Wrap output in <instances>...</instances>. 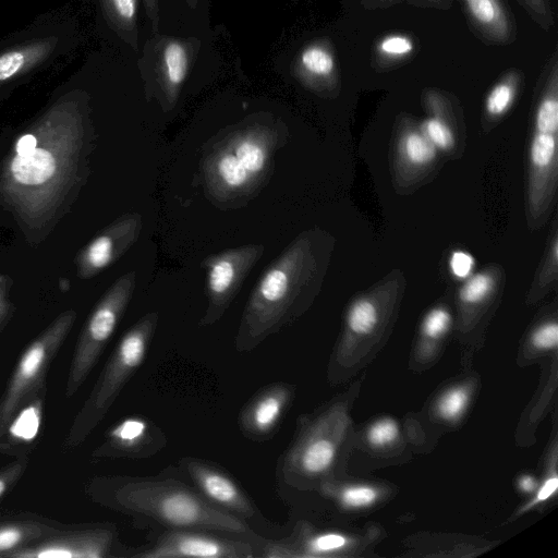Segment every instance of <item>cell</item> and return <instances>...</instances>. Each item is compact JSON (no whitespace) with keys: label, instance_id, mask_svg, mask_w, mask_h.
<instances>
[{"label":"cell","instance_id":"1","mask_svg":"<svg viewBox=\"0 0 558 558\" xmlns=\"http://www.w3.org/2000/svg\"><path fill=\"white\" fill-rule=\"evenodd\" d=\"M83 144L82 117L72 102L47 111L15 141L0 187L27 222L44 220L61 202Z\"/></svg>","mask_w":558,"mask_h":558},{"label":"cell","instance_id":"2","mask_svg":"<svg viewBox=\"0 0 558 558\" xmlns=\"http://www.w3.org/2000/svg\"><path fill=\"white\" fill-rule=\"evenodd\" d=\"M318 276L310 232L299 235L264 271L247 300L235 349L251 351L300 314L301 302Z\"/></svg>","mask_w":558,"mask_h":558},{"label":"cell","instance_id":"3","mask_svg":"<svg viewBox=\"0 0 558 558\" xmlns=\"http://www.w3.org/2000/svg\"><path fill=\"white\" fill-rule=\"evenodd\" d=\"M108 499L120 511L148 517L169 529L254 536L244 520L214 506L196 489L174 478H118Z\"/></svg>","mask_w":558,"mask_h":558},{"label":"cell","instance_id":"4","mask_svg":"<svg viewBox=\"0 0 558 558\" xmlns=\"http://www.w3.org/2000/svg\"><path fill=\"white\" fill-rule=\"evenodd\" d=\"M158 324L153 312L141 317L120 339L88 398L74 418L65 445H81L107 414L117 397L144 362Z\"/></svg>","mask_w":558,"mask_h":558},{"label":"cell","instance_id":"5","mask_svg":"<svg viewBox=\"0 0 558 558\" xmlns=\"http://www.w3.org/2000/svg\"><path fill=\"white\" fill-rule=\"evenodd\" d=\"M72 310L60 314L22 353L0 399V441L25 400L43 389L48 366L75 322Z\"/></svg>","mask_w":558,"mask_h":558},{"label":"cell","instance_id":"6","mask_svg":"<svg viewBox=\"0 0 558 558\" xmlns=\"http://www.w3.org/2000/svg\"><path fill=\"white\" fill-rule=\"evenodd\" d=\"M136 286V272L118 278L100 299L87 319L75 351L65 386L72 397L83 385L123 316Z\"/></svg>","mask_w":558,"mask_h":558},{"label":"cell","instance_id":"7","mask_svg":"<svg viewBox=\"0 0 558 558\" xmlns=\"http://www.w3.org/2000/svg\"><path fill=\"white\" fill-rule=\"evenodd\" d=\"M264 251L262 244H247L210 255L202 262L208 304L201 326L213 325L222 317Z\"/></svg>","mask_w":558,"mask_h":558},{"label":"cell","instance_id":"8","mask_svg":"<svg viewBox=\"0 0 558 558\" xmlns=\"http://www.w3.org/2000/svg\"><path fill=\"white\" fill-rule=\"evenodd\" d=\"M280 143L275 128L253 124L235 130L216 147L233 170L256 191L265 181Z\"/></svg>","mask_w":558,"mask_h":558},{"label":"cell","instance_id":"9","mask_svg":"<svg viewBox=\"0 0 558 558\" xmlns=\"http://www.w3.org/2000/svg\"><path fill=\"white\" fill-rule=\"evenodd\" d=\"M247 541L213 534L210 531L170 529L156 543L134 555L141 558H252Z\"/></svg>","mask_w":558,"mask_h":558},{"label":"cell","instance_id":"10","mask_svg":"<svg viewBox=\"0 0 558 558\" xmlns=\"http://www.w3.org/2000/svg\"><path fill=\"white\" fill-rule=\"evenodd\" d=\"M180 465L194 488L210 504L242 520L255 515L256 509L251 499L223 470L193 457L181 459Z\"/></svg>","mask_w":558,"mask_h":558},{"label":"cell","instance_id":"11","mask_svg":"<svg viewBox=\"0 0 558 558\" xmlns=\"http://www.w3.org/2000/svg\"><path fill=\"white\" fill-rule=\"evenodd\" d=\"M558 123L534 121L530 146L529 204L534 216L550 204L557 177Z\"/></svg>","mask_w":558,"mask_h":558},{"label":"cell","instance_id":"12","mask_svg":"<svg viewBox=\"0 0 558 558\" xmlns=\"http://www.w3.org/2000/svg\"><path fill=\"white\" fill-rule=\"evenodd\" d=\"M143 227L137 213L126 214L105 228L77 257V275L92 278L119 259L137 240Z\"/></svg>","mask_w":558,"mask_h":558},{"label":"cell","instance_id":"13","mask_svg":"<svg viewBox=\"0 0 558 558\" xmlns=\"http://www.w3.org/2000/svg\"><path fill=\"white\" fill-rule=\"evenodd\" d=\"M112 542L113 532L108 529L52 534L11 553L8 557L102 558L108 556Z\"/></svg>","mask_w":558,"mask_h":558},{"label":"cell","instance_id":"14","mask_svg":"<svg viewBox=\"0 0 558 558\" xmlns=\"http://www.w3.org/2000/svg\"><path fill=\"white\" fill-rule=\"evenodd\" d=\"M162 430L150 420L141 415L128 416L112 426L104 444L94 452L95 457L147 458L166 445Z\"/></svg>","mask_w":558,"mask_h":558},{"label":"cell","instance_id":"15","mask_svg":"<svg viewBox=\"0 0 558 558\" xmlns=\"http://www.w3.org/2000/svg\"><path fill=\"white\" fill-rule=\"evenodd\" d=\"M293 395L287 383H274L258 390L242 408L239 425L254 440L271 436L282 420Z\"/></svg>","mask_w":558,"mask_h":558},{"label":"cell","instance_id":"16","mask_svg":"<svg viewBox=\"0 0 558 558\" xmlns=\"http://www.w3.org/2000/svg\"><path fill=\"white\" fill-rule=\"evenodd\" d=\"M50 39L37 40L10 49L0 54V84L41 62L51 51Z\"/></svg>","mask_w":558,"mask_h":558},{"label":"cell","instance_id":"17","mask_svg":"<svg viewBox=\"0 0 558 558\" xmlns=\"http://www.w3.org/2000/svg\"><path fill=\"white\" fill-rule=\"evenodd\" d=\"M53 527L35 521H10L0 524V556L11 553L52 535Z\"/></svg>","mask_w":558,"mask_h":558},{"label":"cell","instance_id":"18","mask_svg":"<svg viewBox=\"0 0 558 558\" xmlns=\"http://www.w3.org/2000/svg\"><path fill=\"white\" fill-rule=\"evenodd\" d=\"M189 70V54L184 45L171 40L162 50V71L166 92L170 102L177 98Z\"/></svg>","mask_w":558,"mask_h":558},{"label":"cell","instance_id":"19","mask_svg":"<svg viewBox=\"0 0 558 558\" xmlns=\"http://www.w3.org/2000/svg\"><path fill=\"white\" fill-rule=\"evenodd\" d=\"M475 23L489 35L504 39L509 33V22L500 0H464Z\"/></svg>","mask_w":558,"mask_h":558},{"label":"cell","instance_id":"20","mask_svg":"<svg viewBox=\"0 0 558 558\" xmlns=\"http://www.w3.org/2000/svg\"><path fill=\"white\" fill-rule=\"evenodd\" d=\"M437 151L420 129L408 130L400 137L399 153L402 160L411 167L428 166L436 159Z\"/></svg>","mask_w":558,"mask_h":558},{"label":"cell","instance_id":"21","mask_svg":"<svg viewBox=\"0 0 558 558\" xmlns=\"http://www.w3.org/2000/svg\"><path fill=\"white\" fill-rule=\"evenodd\" d=\"M299 64L306 76L315 80L328 78L336 70L335 56L324 44L306 46L300 53Z\"/></svg>","mask_w":558,"mask_h":558},{"label":"cell","instance_id":"22","mask_svg":"<svg viewBox=\"0 0 558 558\" xmlns=\"http://www.w3.org/2000/svg\"><path fill=\"white\" fill-rule=\"evenodd\" d=\"M518 81L517 73L510 72L490 89L485 99V111L489 117L499 118L511 108L517 96Z\"/></svg>","mask_w":558,"mask_h":558},{"label":"cell","instance_id":"23","mask_svg":"<svg viewBox=\"0 0 558 558\" xmlns=\"http://www.w3.org/2000/svg\"><path fill=\"white\" fill-rule=\"evenodd\" d=\"M496 288V279L489 271L471 275L459 290V299L464 304H478L486 300Z\"/></svg>","mask_w":558,"mask_h":558},{"label":"cell","instance_id":"24","mask_svg":"<svg viewBox=\"0 0 558 558\" xmlns=\"http://www.w3.org/2000/svg\"><path fill=\"white\" fill-rule=\"evenodd\" d=\"M418 129L437 150L447 151L454 145V134L451 126L438 113L425 118Z\"/></svg>","mask_w":558,"mask_h":558},{"label":"cell","instance_id":"25","mask_svg":"<svg viewBox=\"0 0 558 558\" xmlns=\"http://www.w3.org/2000/svg\"><path fill=\"white\" fill-rule=\"evenodd\" d=\"M378 311L374 301L360 298L354 301L348 312V326L355 333H367L376 325Z\"/></svg>","mask_w":558,"mask_h":558},{"label":"cell","instance_id":"26","mask_svg":"<svg viewBox=\"0 0 558 558\" xmlns=\"http://www.w3.org/2000/svg\"><path fill=\"white\" fill-rule=\"evenodd\" d=\"M17 411H20L19 417L10 422L7 433L10 432L19 439H25V426H27L29 437L32 438L36 434L41 415V398H38L36 402L29 403L26 409H19Z\"/></svg>","mask_w":558,"mask_h":558},{"label":"cell","instance_id":"27","mask_svg":"<svg viewBox=\"0 0 558 558\" xmlns=\"http://www.w3.org/2000/svg\"><path fill=\"white\" fill-rule=\"evenodd\" d=\"M414 50L413 39L404 34H390L381 38L377 51L388 59H402Z\"/></svg>","mask_w":558,"mask_h":558},{"label":"cell","instance_id":"28","mask_svg":"<svg viewBox=\"0 0 558 558\" xmlns=\"http://www.w3.org/2000/svg\"><path fill=\"white\" fill-rule=\"evenodd\" d=\"M468 402V392L462 388H456L448 391L438 403L439 414L447 418L452 420L459 416L464 410Z\"/></svg>","mask_w":558,"mask_h":558},{"label":"cell","instance_id":"29","mask_svg":"<svg viewBox=\"0 0 558 558\" xmlns=\"http://www.w3.org/2000/svg\"><path fill=\"white\" fill-rule=\"evenodd\" d=\"M113 16L122 24H133L136 17L137 0H106ZM148 10H155V0H146Z\"/></svg>","mask_w":558,"mask_h":558},{"label":"cell","instance_id":"30","mask_svg":"<svg viewBox=\"0 0 558 558\" xmlns=\"http://www.w3.org/2000/svg\"><path fill=\"white\" fill-rule=\"evenodd\" d=\"M450 313L444 307H437L428 312L423 320V331L430 338L442 336L449 328Z\"/></svg>","mask_w":558,"mask_h":558},{"label":"cell","instance_id":"31","mask_svg":"<svg viewBox=\"0 0 558 558\" xmlns=\"http://www.w3.org/2000/svg\"><path fill=\"white\" fill-rule=\"evenodd\" d=\"M449 270L458 280L468 279L475 267V259L472 254L463 250H456L449 257Z\"/></svg>","mask_w":558,"mask_h":558},{"label":"cell","instance_id":"32","mask_svg":"<svg viewBox=\"0 0 558 558\" xmlns=\"http://www.w3.org/2000/svg\"><path fill=\"white\" fill-rule=\"evenodd\" d=\"M376 492L366 486L348 487L341 492V502L347 507H364L376 499Z\"/></svg>","mask_w":558,"mask_h":558},{"label":"cell","instance_id":"33","mask_svg":"<svg viewBox=\"0 0 558 558\" xmlns=\"http://www.w3.org/2000/svg\"><path fill=\"white\" fill-rule=\"evenodd\" d=\"M398 435V426L392 420H381L375 423L369 432L368 439L373 445L381 446L392 441Z\"/></svg>","mask_w":558,"mask_h":558},{"label":"cell","instance_id":"34","mask_svg":"<svg viewBox=\"0 0 558 558\" xmlns=\"http://www.w3.org/2000/svg\"><path fill=\"white\" fill-rule=\"evenodd\" d=\"M558 341V326L556 323H547L537 328L533 336L532 342L539 349H553Z\"/></svg>","mask_w":558,"mask_h":558},{"label":"cell","instance_id":"35","mask_svg":"<svg viewBox=\"0 0 558 558\" xmlns=\"http://www.w3.org/2000/svg\"><path fill=\"white\" fill-rule=\"evenodd\" d=\"M26 461H14L0 471V498L20 480L26 469Z\"/></svg>","mask_w":558,"mask_h":558},{"label":"cell","instance_id":"36","mask_svg":"<svg viewBox=\"0 0 558 558\" xmlns=\"http://www.w3.org/2000/svg\"><path fill=\"white\" fill-rule=\"evenodd\" d=\"M558 481L557 477H549L547 478L544 484L542 485L541 489L538 490L536 495L535 501H544L548 497H550L557 489Z\"/></svg>","mask_w":558,"mask_h":558},{"label":"cell","instance_id":"37","mask_svg":"<svg viewBox=\"0 0 558 558\" xmlns=\"http://www.w3.org/2000/svg\"><path fill=\"white\" fill-rule=\"evenodd\" d=\"M8 314H9V302L5 298L4 289H3L2 284H0V325L5 320V318L8 317Z\"/></svg>","mask_w":558,"mask_h":558},{"label":"cell","instance_id":"38","mask_svg":"<svg viewBox=\"0 0 558 558\" xmlns=\"http://www.w3.org/2000/svg\"><path fill=\"white\" fill-rule=\"evenodd\" d=\"M520 487L525 490V492H531L534 489L535 487V483H534V480L530 476H524L521 481H520Z\"/></svg>","mask_w":558,"mask_h":558},{"label":"cell","instance_id":"39","mask_svg":"<svg viewBox=\"0 0 558 558\" xmlns=\"http://www.w3.org/2000/svg\"><path fill=\"white\" fill-rule=\"evenodd\" d=\"M536 2V4L543 9V5L541 4V0H534Z\"/></svg>","mask_w":558,"mask_h":558}]
</instances>
